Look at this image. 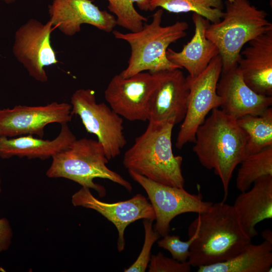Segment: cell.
Wrapping results in <instances>:
<instances>
[{
    "instance_id": "cell-31",
    "label": "cell",
    "mask_w": 272,
    "mask_h": 272,
    "mask_svg": "<svg viewBox=\"0 0 272 272\" xmlns=\"http://www.w3.org/2000/svg\"><path fill=\"white\" fill-rule=\"evenodd\" d=\"M2 1L5 2L7 4H11L16 1V0H2Z\"/></svg>"
},
{
    "instance_id": "cell-26",
    "label": "cell",
    "mask_w": 272,
    "mask_h": 272,
    "mask_svg": "<svg viewBox=\"0 0 272 272\" xmlns=\"http://www.w3.org/2000/svg\"><path fill=\"white\" fill-rule=\"evenodd\" d=\"M153 221L144 219L145 240L142 249L137 260L129 267L124 270L125 272H145L148 267L151 258V250L160 235L153 228Z\"/></svg>"
},
{
    "instance_id": "cell-11",
    "label": "cell",
    "mask_w": 272,
    "mask_h": 272,
    "mask_svg": "<svg viewBox=\"0 0 272 272\" xmlns=\"http://www.w3.org/2000/svg\"><path fill=\"white\" fill-rule=\"evenodd\" d=\"M54 29L50 21L44 24L31 19L15 33L14 55L29 75L40 82L48 80L44 67L58 62L51 42V34Z\"/></svg>"
},
{
    "instance_id": "cell-7",
    "label": "cell",
    "mask_w": 272,
    "mask_h": 272,
    "mask_svg": "<svg viewBox=\"0 0 272 272\" xmlns=\"http://www.w3.org/2000/svg\"><path fill=\"white\" fill-rule=\"evenodd\" d=\"M71 104L73 115H78L87 131L97 137L107 158L118 156L126 144L122 117L104 103H97L90 89L76 90Z\"/></svg>"
},
{
    "instance_id": "cell-16",
    "label": "cell",
    "mask_w": 272,
    "mask_h": 272,
    "mask_svg": "<svg viewBox=\"0 0 272 272\" xmlns=\"http://www.w3.org/2000/svg\"><path fill=\"white\" fill-rule=\"evenodd\" d=\"M217 92L222 99L221 110L235 119L262 114L272 105V96L257 94L245 84L237 63L222 71Z\"/></svg>"
},
{
    "instance_id": "cell-9",
    "label": "cell",
    "mask_w": 272,
    "mask_h": 272,
    "mask_svg": "<svg viewBox=\"0 0 272 272\" xmlns=\"http://www.w3.org/2000/svg\"><path fill=\"white\" fill-rule=\"evenodd\" d=\"M128 172L146 192L155 214L154 230L160 236L169 233L170 223L177 216L187 213L201 214L213 204L203 200L200 193L192 194L184 188L164 185L132 171Z\"/></svg>"
},
{
    "instance_id": "cell-30",
    "label": "cell",
    "mask_w": 272,
    "mask_h": 272,
    "mask_svg": "<svg viewBox=\"0 0 272 272\" xmlns=\"http://www.w3.org/2000/svg\"><path fill=\"white\" fill-rule=\"evenodd\" d=\"M261 236L264 240L272 243V232L270 230H264L261 233Z\"/></svg>"
},
{
    "instance_id": "cell-8",
    "label": "cell",
    "mask_w": 272,
    "mask_h": 272,
    "mask_svg": "<svg viewBox=\"0 0 272 272\" xmlns=\"http://www.w3.org/2000/svg\"><path fill=\"white\" fill-rule=\"evenodd\" d=\"M222 66L221 57L218 54L199 75L186 77L189 89L187 110L177 134V148L180 149L187 143H194L196 130L208 114L220 107L222 99L217 93V87Z\"/></svg>"
},
{
    "instance_id": "cell-14",
    "label": "cell",
    "mask_w": 272,
    "mask_h": 272,
    "mask_svg": "<svg viewBox=\"0 0 272 272\" xmlns=\"http://www.w3.org/2000/svg\"><path fill=\"white\" fill-rule=\"evenodd\" d=\"M156 81L150 105L148 121L173 119L182 121L187 110L189 89L186 77L180 69L154 72Z\"/></svg>"
},
{
    "instance_id": "cell-33",
    "label": "cell",
    "mask_w": 272,
    "mask_h": 272,
    "mask_svg": "<svg viewBox=\"0 0 272 272\" xmlns=\"http://www.w3.org/2000/svg\"><path fill=\"white\" fill-rule=\"evenodd\" d=\"M227 1L229 2H232L234 0H227Z\"/></svg>"
},
{
    "instance_id": "cell-15",
    "label": "cell",
    "mask_w": 272,
    "mask_h": 272,
    "mask_svg": "<svg viewBox=\"0 0 272 272\" xmlns=\"http://www.w3.org/2000/svg\"><path fill=\"white\" fill-rule=\"evenodd\" d=\"M48 8L49 21L67 36L80 32L84 24L107 33L112 32L117 26L115 17L100 10L92 0H53Z\"/></svg>"
},
{
    "instance_id": "cell-3",
    "label": "cell",
    "mask_w": 272,
    "mask_h": 272,
    "mask_svg": "<svg viewBox=\"0 0 272 272\" xmlns=\"http://www.w3.org/2000/svg\"><path fill=\"white\" fill-rule=\"evenodd\" d=\"M175 125L173 119L149 121L145 132L135 138L125 152L122 161L125 168L158 183L184 188L183 159L175 156L172 150L171 137Z\"/></svg>"
},
{
    "instance_id": "cell-18",
    "label": "cell",
    "mask_w": 272,
    "mask_h": 272,
    "mask_svg": "<svg viewBox=\"0 0 272 272\" xmlns=\"http://www.w3.org/2000/svg\"><path fill=\"white\" fill-rule=\"evenodd\" d=\"M194 33L191 40L179 52L168 48V60L180 69L184 68L189 76L195 77L202 73L213 58L220 54L217 46L205 34L210 22L202 16L193 13Z\"/></svg>"
},
{
    "instance_id": "cell-29",
    "label": "cell",
    "mask_w": 272,
    "mask_h": 272,
    "mask_svg": "<svg viewBox=\"0 0 272 272\" xmlns=\"http://www.w3.org/2000/svg\"><path fill=\"white\" fill-rule=\"evenodd\" d=\"M13 232L9 221L0 219V252L6 251L11 243Z\"/></svg>"
},
{
    "instance_id": "cell-2",
    "label": "cell",
    "mask_w": 272,
    "mask_h": 272,
    "mask_svg": "<svg viewBox=\"0 0 272 272\" xmlns=\"http://www.w3.org/2000/svg\"><path fill=\"white\" fill-rule=\"evenodd\" d=\"M196 130L193 151L201 165L220 178L224 200L234 170L246 157L247 137L237 119L215 108Z\"/></svg>"
},
{
    "instance_id": "cell-13",
    "label": "cell",
    "mask_w": 272,
    "mask_h": 272,
    "mask_svg": "<svg viewBox=\"0 0 272 272\" xmlns=\"http://www.w3.org/2000/svg\"><path fill=\"white\" fill-rule=\"evenodd\" d=\"M72 202L74 206L97 211L114 225L118 233L117 247L119 252L125 248L124 231L127 226L140 219H155L151 203L140 193L126 200L109 203L99 200L89 188L82 187L73 195Z\"/></svg>"
},
{
    "instance_id": "cell-19",
    "label": "cell",
    "mask_w": 272,
    "mask_h": 272,
    "mask_svg": "<svg viewBox=\"0 0 272 272\" xmlns=\"http://www.w3.org/2000/svg\"><path fill=\"white\" fill-rule=\"evenodd\" d=\"M233 207L246 234L251 239L256 236V225L272 218V175L260 178L241 192Z\"/></svg>"
},
{
    "instance_id": "cell-22",
    "label": "cell",
    "mask_w": 272,
    "mask_h": 272,
    "mask_svg": "<svg viewBox=\"0 0 272 272\" xmlns=\"http://www.w3.org/2000/svg\"><path fill=\"white\" fill-rule=\"evenodd\" d=\"M239 126L247 137L246 156L272 146V108L262 114L246 115L238 119Z\"/></svg>"
},
{
    "instance_id": "cell-27",
    "label": "cell",
    "mask_w": 272,
    "mask_h": 272,
    "mask_svg": "<svg viewBox=\"0 0 272 272\" xmlns=\"http://www.w3.org/2000/svg\"><path fill=\"white\" fill-rule=\"evenodd\" d=\"M195 237V234H192L188 236L187 241H183L180 240L179 236L168 234L158 241L157 244L159 247L169 251L173 259L183 262L188 261L190 247Z\"/></svg>"
},
{
    "instance_id": "cell-1",
    "label": "cell",
    "mask_w": 272,
    "mask_h": 272,
    "mask_svg": "<svg viewBox=\"0 0 272 272\" xmlns=\"http://www.w3.org/2000/svg\"><path fill=\"white\" fill-rule=\"evenodd\" d=\"M192 234L196 237L188 261L193 267L230 259L251 242L233 206L224 201L213 203L208 211L198 214L188 227V236Z\"/></svg>"
},
{
    "instance_id": "cell-10",
    "label": "cell",
    "mask_w": 272,
    "mask_h": 272,
    "mask_svg": "<svg viewBox=\"0 0 272 272\" xmlns=\"http://www.w3.org/2000/svg\"><path fill=\"white\" fill-rule=\"evenodd\" d=\"M156 81L154 73L142 72L127 78L116 75L108 84L104 97L121 117L130 121H148Z\"/></svg>"
},
{
    "instance_id": "cell-32",
    "label": "cell",
    "mask_w": 272,
    "mask_h": 272,
    "mask_svg": "<svg viewBox=\"0 0 272 272\" xmlns=\"http://www.w3.org/2000/svg\"><path fill=\"white\" fill-rule=\"evenodd\" d=\"M2 192V188H1V176H0V193Z\"/></svg>"
},
{
    "instance_id": "cell-25",
    "label": "cell",
    "mask_w": 272,
    "mask_h": 272,
    "mask_svg": "<svg viewBox=\"0 0 272 272\" xmlns=\"http://www.w3.org/2000/svg\"><path fill=\"white\" fill-rule=\"evenodd\" d=\"M108 9L115 17L117 25L130 32L141 30L148 18L140 14L134 7L135 3L142 11H149V0H107Z\"/></svg>"
},
{
    "instance_id": "cell-12",
    "label": "cell",
    "mask_w": 272,
    "mask_h": 272,
    "mask_svg": "<svg viewBox=\"0 0 272 272\" xmlns=\"http://www.w3.org/2000/svg\"><path fill=\"white\" fill-rule=\"evenodd\" d=\"M72 116L71 104L65 102L0 109V137L36 135L42 138L45 126L52 123H67Z\"/></svg>"
},
{
    "instance_id": "cell-23",
    "label": "cell",
    "mask_w": 272,
    "mask_h": 272,
    "mask_svg": "<svg viewBox=\"0 0 272 272\" xmlns=\"http://www.w3.org/2000/svg\"><path fill=\"white\" fill-rule=\"evenodd\" d=\"M149 3L150 11L161 8L176 14L192 12L212 23L220 22L224 14L223 0H149Z\"/></svg>"
},
{
    "instance_id": "cell-28",
    "label": "cell",
    "mask_w": 272,
    "mask_h": 272,
    "mask_svg": "<svg viewBox=\"0 0 272 272\" xmlns=\"http://www.w3.org/2000/svg\"><path fill=\"white\" fill-rule=\"evenodd\" d=\"M149 262V272H189L191 267L188 261L180 262L160 252L152 255Z\"/></svg>"
},
{
    "instance_id": "cell-4",
    "label": "cell",
    "mask_w": 272,
    "mask_h": 272,
    "mask_svg": "<svg viewBox=\"0 0 272 272\" xmlns=\"http://www.w3.org/2000/svg\"><path fill=\"white\" fill-rule=\"evenodd\" d=\"M163 12L162 9L157 10L152 16L151 22L145 23L138 31L126 33L117 30L112 32L116 39L125 41L130 47L128 64L120 73L122 77L129 78L147 71L154 73L180 69L168 60L166 51L171 44L186 36L189 26L185 21L162 26Z\"/></svg>"
},
{
    "instance_id": "cell-17",
    "label": "cell",
    "mask_w": 272,
    "mask_h": 272,
    "mask_svg": "<svg viewBox=\"0 0 272 272\" xmlns=\"http://www.w3.org/2000/svg\"><path fill=\"white\" fill-rule=\"evenodd\" d=\"M248 43L237 60L239 71L253 91L272 96V30Z\"/></svg>"
},
{
    "instance_id": "cell-24",
    "label": "cell",
    "mask_w": 272,
    "mask_h": 272,
    "mask_svg": "<svg viewBox=\"0 0 272 272\" xmlns=\"http://www.w3.org/2000/svg\"><path fill=\"white\" fill-rule=\"evenodd\" d=\"M240 164L236 186L238 190L243 192L260 178L272 175V146L247 156Z\"/></svg>"
},
{
    "instance_id": "cell-6",
    "label": "cell",
    "mask_w": 272,
    "mask_h": 272,
    "mask_svg": "<svg viewBox=\"0 0 272 272\" xmlns=\"http://www.w3.org/2000/svg\"><path fill=\"white\" fill-rule=\"evenodd\" d=\"M46 175L49 178H64L97 191L100 197L106 194L105 187L94 182L95 178L109 180L131 191V184L106 165L107 158L101 144L86 138L75 140L65 150L52 157Z\"/></svg>"
},
{
    "instance_id": "cell-21",
    "label": "cell",
    "mask_w": 272,
    "mask_h": 272,
    "mask_svg": "<svg viewBox=\"0 0 272 272\" xmlns=\"http://www.w3.org/2000/svg\"><path fill=\"white\" fill-rule=\"evenodd\" d=\"M272 243L246 245L236 256L227 260L198 267V272L271 271Z\"/></svg>"
},
{
    "instance_id": "cell-5",
    "label": "cell",
    "mask_w": 272,
    "mask_h": 272,
    "mask_svg": "<svg viewBox=\"0 0 272 272\" xmlns=\"http://www.w3.org/2000/svg\"><path fill=\"white\" fill-rule=\"evenodd\" d=\"M221 21L209 24L207 38L217 46L222 61V71L237 63L244 45L260 35L272 30L267 13L257 9L248 0L227 1Z\"/></svg>"
},
{
    "instance_id": "cell-20",
    "label": "cell",
    "mask_w": 272,
    "mask_h": 272,
    "mask_svg": "<svg viewBox=\"0 0 272 272\" xmlns=\"http://www.w3.org/2000/svg\"><path fill=\"white\" fill-rule=\"evenodd\" d=\"M76 139L67 123L61 124L59 134L52 140L36 138L32 135L11 139L0 137V157L17 156L45 160L66 149Z\"/></svg>"
}]
</instances>
